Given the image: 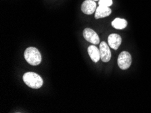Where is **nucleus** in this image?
I'll return each mask as SVG.
<instances>
[{
  "instance_id": "1",
  "label": "nucleus",
  "mask_w": 151,
  "mask_h": 113,
  "mask_svg": "<svg viewBox=\"0 0 151 113\" xmlns=\"http://www.w3.org/2000/svg\"><path fill=\"white\" fill-rule=\"evenodd\" d=\"M22 79L27 86L33 89L40 88L43 83L42 78L38 74L33 72H28L24 74Z\"/></svg>"
},
{
  "instance_id": "2",
  "label": "nucleus",
  "mask_w": 151,
  "mask_h": 113,
  "mask_svg": "<svg viewBox=\"0 0 151 113\" xmlns=\"http://www.w3.org/2000/svg\"><path fill=\"white\" fill-rule=\"evenodd\" d=\"M24 58L29 64L33 66L39 65L42 60V55L40 51L34 47L27 48L24 54Z\"/></svg>"
},
{
  "instance_id": "3",
  "label": "nucleus",
  "mask_w": 151,
  "mask_h": 113,
  "mask_svg": "<svg viewBox=\"0 0 151 113\" xmlns=\"http://www.w3.org/2000/svg\"><path fill=\"white\" fill-rule=\"evenodd\" d=\"M117 63L118 66L122 70H126L129 68L132 64L131 54L127 52H122L118 57Z\"/></svg>"
},
{
  "instance_id": "4",
  "label": "nucleus",
  "mask_w": 151,
  "mask_h": 113,
  "mask_svg": "<svg viewBox=\"0 0 151 113\" xmlns=\"http://www.w3.org/2000/svg\"><path fill=\"white\" fill-rule=\"evenodd\" d=\"M83 37L88 42L92 43L93 45H97L100 43V38L97 33L90 28H86L83 32Z\"/></svg>"
},
{
  "instance_id": "5",
  "label": "nucleus",
  "mask_w": 151,
  "mask_h": 113,
  "mask_svg": "<svg viewBox=\"0 0 151 113\" xmlns=\"http://www.w3.org/2000/svg\"><path fill=\"white\" fill-rule=\"evenodd\" d=\"M100 59L102 62H108L111 58V52L109 46L104 41H102L100 44Z\"/></svg>"
},
{
  "instance_id": "6",
  "label": "nucleus",
  "mask_w": 151,
  "mask_h": 113,
  "mask_svg": "<svg viewBox=\"0 0 151 113\" xmlns=\"http://www.w3.org/2000/svg\"><path fill=\"white\" fill-rule=\"evenodd\" d=\"M81 10L84 14L91 15L96 10V4L93 0H86L81 5Z\"/></svg>"
},
{
  "instance_id": "7",
  "label": "nucleus",
  "mask_w": 151,
  "mask_h": 113,
  "mask_svg": "<svg viewBox=\"0 0 151 113\" xmlns=\"http://www.w3.org/2000/svg\"><path fill=\"white\" fill-rule=\"evenodd\" d=\"M122 42V39L118 34H111L108 38V43L109 47L114 50H117Z\"/></svg>"
},
{
  "instance_id": "8",
  "label": "nucleus",
  "mask_w": 151,
  "mask_h": 113,
  "mask_svg": "<svg viewBox=\"0 0 151 113\" xmlns=\"http://www.w3.org/2000/svg\"><path fill=\"white\" fill-rule=\"evenodd\" d=\"M111 12V9L109 8V7L99 6L96 10L95 18L96 19H99V18L109 17Z\"/></svg>"
},
{
  "instance_id": "9",
  "label": "nucleus",
  "mask_w": 151,
  "mask_h": 113,
  "mask_svg": "<svg viewBox=\"0 0 151 113\" xmlns=\"http://www.w3.org/2000/svg\"><path fill=\"white\" fill-rule=\"evenodd\" d=\"M88 52L91 60L96 63L100 59V50L95 45H90L88 48Z\"/></svg>"
},
{
  "instance_id": "10",
  "label": "nucleus",
  "mask_w": 151,
  "mask_h": 113,
  "mask_svg": "<svg viewBox=\"0 0 151 113\" xmlns=\"http://www.w3.org/2000/svg\"><path fill=\"white\" fill-rule=\"evenodd\" d=\"M112 26L116 29H123L127 26V22L125 19L116 18L112 22Z\"/></svg>"
},
{
  "instance_id": "11",
  "label": "nucleus",
  "mask_w": 151,
  "mask_h": 113,
  "mask_svg": "<svg viewBox=\"0 0 151 113\" xmlns=\"http://www.w3.org/2000/svg\"><path fill=\"white\" fill-rule=\"evenodd\" d=\"M98 4L99 6L109 7L113 4V0H99Z\"/></svg>"
},
{
  "instance_id": "12",
  "label": "nucleus",
  "mask_w": 151,
  "mask_h": 113,
  "mask_svg": "<svg viewBox=\"0 0 151 113\" xmlns=\"http://www.w3.org/2000/svg\"><path fill=\"white\" fill-rule=\"evenodd\" d=\"M93 1H98V0H93Z\"/></svg>"
}]
</instances>
